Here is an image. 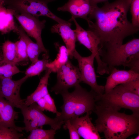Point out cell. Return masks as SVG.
Returning a JSON list of instances; mask_svg holds the SVG:
<instances>
[{
  "mask_svg": "<svg viewBox=\"0 0 139 139\" xmlns=\"http://www.w3.org/2000/svg\"><path fill=\"white\" fill-rule=\"evenodd\" d=\"M131 0H116L107 2L102 7H93L89 15V29L94 32L100 40L99 47L103 48L123 44L127 37L136 33L139 28L134 26L128 20L127 15Z\"/></svg>",
  "mask_w": 139,
  "mask_h": 139,
  "instance_id": "cell-1",
  "label": "cell"
},
{
  "mask_svg": "<svg viewBox=\"0 0 139 139\" xmlns=\"http://www.w3.org/2000/svg\"><path fill=\"white\" fill-rule=\"evenodd\" d=\"M96 128L106 139H125L139 133V116L128 115L96 103Z\"/></svg>",
  "mask_w": 139,
  "mask_h": 139,
  "instance_id": "cell-2",
  "label": "cell"
},
{
  "mask_svg": "<svg viewBox=\"0 0 139 139\" xmlns=\"http://www.w3.org/2000/svg\"><path fill=\"white\" fill-rule=\"evenodd\" d=\"M74 88V91L71 92L67 91L60 94L63 103L60 107V115L58 116L64 122L79 117L85 113L91 114L95 108L97 94L91 90L88 91L80 84Z\"/></svg>",
  "mask_w": 139,
  "mask_h": 139,
  "instance_id": "cell-3",
  "label": "cell"
},
{
  "mask_svg": "<svg viewBox=\"0 0 139 139\" xmlns=\"http://www.w3.org/2000/svg\"><path fill=\"white\" fill-rule=\"evenodd\" d=\"M99 53L109 74L113 68L127 67L133 59L139 57V39H133L124 44L99 48Z\"/></svg>",
  "mask_w": 139,
  "mask_h": 139,
  "instance_id": "cell-4",
  "label": "cell"
},
{
  "mask_svg": "<svg viewBox=\"0 0 139 139\" xmlns=\"http://www.w3.org/2000/svg\"><path fill=\"white\" fill-rule=\"evenodd\" d=\"M96 103L119 111L122 108L129 109L139 116V95L131 91L124 84L110 91L97 95Z\"/></svg>",
  "mask_w": 139,
  "mask_h": 139,
  "instance_id": "cell-5",
  "label": "cell"
},
{
  "mask_svg": "<svg viewBox=\"0 0 139 139\" xmlns=\"http://www.w3.org/2000/svg\"><path fill=\"white\" fill-rule=\"evenodd\" d=\"M56 0H5L4 5L20 13H25L38 18L47 17L58 23H66L53 13L49 9L48 4Z\"/></svg>",
  "mask_w": 139,
  "mask_h": 139,
  "instance_id": "cell-6",
  "label": "cell"
},
{
  "mask_svg": "<svg viewBox=\"0 0 139 139\" xmlns=\"http://www.w3.org/2000/svg\"><path fill=\"white\" fill-rule=\"evenodd\" d=\"M20 109L24 118V130L27 132L36 128H42L45 125H50L51 128L56 131L60 129L65 122L59 116L52 118L47 116L36 102L28 106L24 105Z\"/></svg>",
  "mask_w": 139,
  "mask_h": 139,
  "instance_id": "cell-7",
  "label": "cell"
},
{
  "mask_svg": "<svg viewBox=\"0 0 139 139\" xmlns=\"http://www.w3.org/2000/svg\"><path fill=\"white\" fill-rule=\"evenodd\" d=\"M74 21L76 26L74 30L76 40L88 49L95 56L97 64V72L100 75L105 74H109L108 69L105 64L102 62L99 53V45L100 40L96 34L91 30H85L77 23L75 19L71 18L69 20Z\"/></svg>",
  "mask_w": 139,
  "mask_h": 139,
  "instance_id": "cell-8",
  "label": "cell"
},
{
  "mask_svg": "<svg viewBox=\"0 0 139 139\" xmlns=\"http://www.w3.org/2000/svg\"><path fill=\"white\" fill-rule=\"evenodd\" d=\"M57 81L51 91L56 94L67 91L81 82V75L78 67L74 65L70 60L57 72Z\"/></svg>",
  "mask_w": 139,
  "mask_h": 139,
  "instance_id": "cell-9",
  "label": "cell"
},
{
  "mask_svg": "<svg viewBox=\"0 0 139 139\" xmlns=\"http://www.w3.org/2000/svg\"><path fill=\"white\" fill-rule=\"evenodd\" d=\"M73 57L78 62V68L81 75V82L89 85L97 95L105 92L104 86L98 84L95 71L94 62L95 55L93 54L87 57L81 56L76 50L74 53Z\"/></svg>",
  "mask_w": 139,
  "mask_h": 139,
  "instance_id": "cell-10",
  "label": "cell"
},
{
  "mask_svg": "<svg viewBox=\"0 0 139 139\" xmlns=\"http://www.w3.org/2000/svg\"><path fill=\"white\" fill-rule=\"evenodd\" d=\"M28 77L26 76L17 80L0 75V97L5 98L14 107L20 109L24 105V100L20 95L22 84Z\"/></svg>",
  "mask_w": 139,
  "mask_h": 139,
  "instance_id": "cell-11",
  "label": "cell"
},
{
  "mask_svg": "<svg viewBox=\"0 0 139 139\" xmlns=\"http://www.w3.org/2000/svg\"><path fill=\"white\" fill-rule=\"evenodd\" d=\"M14 15L27 34L35 39L36 43L44 52L48 53L44 45L41 37L42 31L45 27L46 21L44 20L40 21L38 18L31 15L18 13L15 11Z\"/></svg>",
  "mask_w": 139,
  "mask_h": 139,
  "instance_id": "cell-12",
  "label": "cell"
},
{
  "mask_svg": "<svg viewBox=\"0 0 139 139\" xmlns=\"http://www.w3.org/2000/svg\"><path fill=\"white\" fill-rule=\"evenodd\" d=\"M93 7L91 5L90 0H68L57 10L69 12L72 15L71 18H80L88 22L90 19L87 16L91 12Z\"/></svg>",
  "mask_w": 139,
  "mask_h": 139,
  "instance_id": "cell-13",
  "label": "cell"
},
{
  "mask_svg": "<svg viewBox=\"0 0 139 139\" xmlns=\"http://www.w3.org/2000/svg\"><path fill=\"white\" fill-rule=\"evenodd\" d=\"M90 114L89 112L81 117L69 119L71 124L77 129L81 137L84 139H100V136L95 126L92 123Z\"/></svg>",
  "mask_w": 139,
  "mask_h": 139,
  "instance_id": "cell-14",
  "label": "cell"
},
{
  "mask_svg": "<svg viewBox=\"0 0 139 139\" xmlns=\"http://www.w3.org/2000/svg\"><path fill=\"white\" fill-rule=\"evenodd\" d=\"M71 22L68 21L67 23L55 24L51 29V32L58 33L61 37L71 59L73 57V54L76 50L75 43L76 41L75 33L71 28Z\"/></svg>",
  "mask_w": 139,
  "mask_h": 139,
  "instance_id": "cell-15",
  "label": "cell"
},
{
  "mask_svg": "<svg viewBox=\"0 0 139 139\" xmlns=\"http://www.w3.org/2000/svg\"><path fill=\"white\" fill-rule=\"evenodd\" d=\"M109 74L106 78V84L104 86L105 92L110 91L119 84L139 78V73L131 70H120L115 67L111 70Z\"/></svg>",
  "mask_w": 139,
  "mask_h": 139,
  "instance_id": "cell-16",
  "label": "cell"
},
{
  "mask_svg": "<svg viewBox=\"0 0 139 139\" xmlns=\"http://www.w3.org/2000/svg\"><path fill=\"white\" fill-rule=\"evenodd\" d=\"M14 107L7 100L0 105V128H13L19 132L24 130V127L17 126L15 120L18 117V112L15 111Z\"/></svg>",
  "mask_w": 139,
  "mask_h": 139,
  "instance_id": "cell-17",
  "label": "cell"
},
{
  "mask_svg": "<svg viewBox=\"0 0 139 139\" xmlns=\"http://www.w3.org/2000/svg\"><path fill=\"white\" fill-rule=\"evenodd\" d=\"M15 11L0 5V32L5 34L12 31L18 33L19 26L14 19Z\"/></svg>",
  "mask_w": 139,
  "mask_h": 139,
  "instance_id": "cell-18",
  "label": "cell"
},
{
  "mask_svg": "<svg viewBox=\"0 0 139 139\" xmlns=\"http://www.w3.org/2000/svg\"><path fill=\"white\" fill-rule=\"evenodd\" d=\"M52 73L49 69L46 71L44 75L41 78L35 90L24 100V105L28 106L31 104L36 102L41 98L49 93L48 89V79Z\"/></svg>",
  "mask_w": 139,
  "mask_h": 139,
  "instance_id": "cell-19",
  "label": "cell"
},
{
  "mask_svg": "<svg viewBox=\"0 0 139 139\" xmlns=\"http://www.w3.org/2000/svg\"><path fill=\"white\" fill-rule=\"evenodd\" d=\"M17 34L22 37L26 43L28 58L32 63L35 62L39 59L40 54L44 52L43 51L36 43L34 42L30 39L21 26H19Z\"/></svg>",
  "mask_w": 139,
  "mask_h": 139,
  "instance_id": "cell-20",
  "label": "cell"
},
{
  "mask_svg": "<svg viewBox=\"0 0 139 139\" xmlns=\"http://www.w3.org/2000/svg\"><path fill=\"white\" fill-rule=\"evenodd\" d=\"M2 55L0 65L6 63L16 64V51L15 43L7 40L2 46Z\"/></svg>",
  "mask_w": 139,
  "mask_h": 139,
  "instance_id": "cell-21",
  "label": "cell"
},
{
  "mask_svg": "<svg viewBox=\"0 0 139 139\" xmlns=\"http://www.w3.org/2000/svg\"><path fill=\"white\" fill-rule=\"evenodd\" d=\"M69 54L66 47L62 45L58 47V53L55 59L47 64L48 69L52 72L56 73L58 70L68 61Z\"/></svg>",
  "mask_w": 139,
  "mask_h": 139,
  "instance_id": "cell-22",
  "label": "cell"
},
{
  "mask_svg": "<svg viewBox=\"0 0 139 139\" xmlns=\"http://www.w3.org/2000/svg\"><path fill=\"white\" fill-rule=\"evenodd\" d=\"M49 56L48 53H45L42 55V58L38 59L31 65L27 69L25 76L28 78L39 75L43 71L48 68L46 65L49 62Z\"/></svg>",
  "mask_w": 139,
  "mask_h": 139,
  "instance_id": "cell-23",
  "label": "cell"
},
{
  "mask_svg": "<svg viewBox=\"0 0 139 139\" xmlns=\"http://www.w3.org/2000/svg\"><path fill=\"white\" fill-rule=\"evenodd\" d=\"M36 103L43 111L46 110L52 112L56 114V116L60 115V112L57 111L54 99L49 93L40 99Z\"/></svg>",
  "mask_w": 139,
  "mask_h": 139,
  "instance_id": "cell-24",
  "label": "cell"
},
{
  "mask_svg": "<svg viewBox=\"0 0 139 139\" xmlns=\"http://www.w3.org/2000/svg\"><path fill=\"white\" fill-rule=\"evenodd\" d=\"M56 130L51 128L50 129H44L38 128L32 130L28 139H54Z\"/></svg>",
  "mask_w": 139,
  "mask_h": 139,
  "instance_id": "cell-25",
  "label": "cell"
},
{
  "mask_svg": "<svg viewBox=\"0 0 139 139\" xmlns=\"http://www.w3.org/2000/svg\"><path fill=\"white\" fill-rule=\"evenodd\" d=\"M19 37V40L15 43L16 47L17 63L26 61L28 58L26 43L22 37Z\"/></svg>",
  "mask_w": 139,
  "mask_h": 139,
  "instance_id": "cell-26",
  "label": "cell"
},
{
  "mask_svg": "<svg viewBox=\"0 0 139 139\" xmlns=\"http://www.w3.org/2000/svg\"><path fill=\"white\" fill-rule=\"evenodd\" d=\"M20 72L15 64L6 63L0 66V75L5 77L11 78Z\"/></svg>",
  "mask_w": 139,
  "mask_h": 139,
  "instance_id": "cell-27",
  "label": "cell"
},
{
  "mask_svg": "<svg viewBox=\"0 0 139 139\" xmlns=\"http://www.w3.org/2000/svg\"><path fill=\"white\" fill-rule=\"evenodd\" d=\"M11 128H0V139H19L23 136L22 134Z\"/></svg>",
  "mask_w": 139,
  "mask_h": 139,
  "instance_id": "cell-28",
  "label": "cell"
},
{
  "mask_svg": "<svg viewBox=\"0 0 139 139\" xmlns=\"http://www.w3.org/2000/svg\"><path fill=\"white\" fill-rule=\"evenodd\" d=\"M133 25L139 28V0H131L130 5Z\"/></svg>",
  "mask_w": 139,
  "mask_h": 139,
  "instance_id": "cell-29",
  "label": "cell"
},
{
  "mask_svg": "<svg viewBox=\"0 0 139 139\" xmlns=\"http://www.w3.org/2000/svg\"><path fill=\"white\" fill-rule=\"evenodd\" d=\"M64 129L68 130L71 139H79L81 137L75 127L71 123L69 119L65 121L64 123Z\"/></svg>",
  "mask_w": 139,
  "mask_h": 139,
  "instance_id": "cell-30",
  "label": "cell"
},
{
  "mask_svg": "<svg viewBox=\"0 0 139 139\" xmlns=\"http://www.w3.org/2000/svg\"><path fill=\"white\" fill-rule=\"evenodd\" d=\"M123 84L131 91L139 95V78Z\"/></svg>",
  "mask_w": 139,
  "mask_h": 139,
  "instance_id": "cell-31",
  "label": "cell"
},
{
  "mask_svg": "<svg viewBox=\"0 0 139 139\" xmlns=\"http://www.w3.org/2000/svg\"><path fill=\"white\" fill-rule=\"evenodd\" d=\"M107 0H90V3L92 7L97 6V4L99 3L105 2Z\"/></svg>",
  "mask_w": 139,
  "mask_h": 139,
  "instance_id": "cell-32",
  "label": "cell"
},
{
  "mask_svg": "<svg viewBox=\"0 0 139 139\" xmlns=\"http://www.w3.org/2000/svg\"><path fill=\"white\" fill-rule=\"evenodd\" d=\"M5 0H0V5L4 6Z\"/></svg>",
  "mask_w": 139,
  "mask_h": 139,
  "instance_id": "cell-33",
  "label": "cell"
},
{
  "mask_svg": "<svg viewBox=\"0 0 139 139\" xmlns=\"http://www.w3.org/2000/svg\"><path fill=\"white\" fill-rule=\"evenodd\" d=\"M139 138V135H138V136H137L135 137V138H134V139H138Z\"/></svg>",
  "mask_w": 139,
  "mask_h": 139,
  "instance_id": "cell-34",
  "label": "cell"
}]
</instances>
